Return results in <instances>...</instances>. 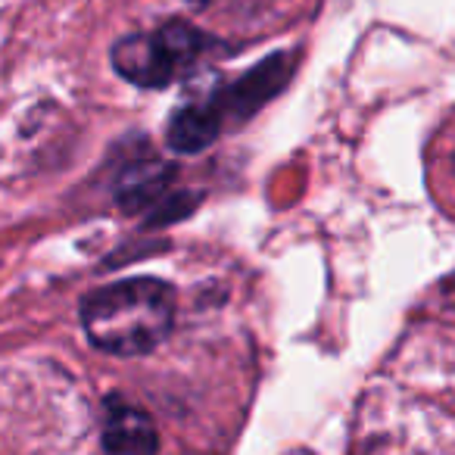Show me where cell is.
<instances>
[{"label":"cell","instance_id":"6da1fadb","mask_svg":"<svg viewBox=\"0 0 455 455\" xmlns=\"http://www.w3.org/2000/svg\"><path fill=\"white\" fill-rule=\"evenodd\" d=\"M91 343L113 355L153 353L175 322V291L165 281L134 278L94 291L82 306Z\"/></svg>","mask_w":455,"mask_h":455},{"label":"cell","instance_id":"7a4b0ae2","mask_svg":"<svg viewBox=\"0 0 455 455\" xmlns=\"http://www.w3.org/2000/svg\"><path fill=\"white\" fill-rule=\"evenodd\" d=\"M203 38L184 22H169L159 32L128 35L113 47V66L140 88H165L196 63Z\"/></svg>","mask_w":455,"mask_h":455},{"label":"cell","instance_id":"3957f363","mask_svg":"<svg viewBox=\"0 0 455 455\" xmlns=\"http://www.w3.org/2000/svg\"><path fill=\"white\" fill-rule=\"evenodd\" d=\"M103 449L109 452H156L159 436L153 421L122 396H109L103 409Z\"/></svg>","mask_w":455,"mask_h":455},{"label":"cell","instance_id":"277c9868","mask_svg":"<svg viewBox=\"0 0 455 455\" xmlns=\"http://www.w3.org/2000/svg\"><path fill=\"white\" fill-rule=\"evenodd\" d=\"M221 132V113L215 107H184L172 116L169 132H165V140L175 153H200L219 138Z\"/></svg>","mask_w":455,"mask_h":455},{"label":"cell","instance_id":"5b68a950","mask_svg":"<svg viewBox=\"0 0 455 455\" xmlns=\"http://www.w3.org/2000/svg\"><path fill=\"white\" fill-rule=\"evenodd\" d=\"M291 72H293V60L287 57V53H272L259 69L250 72V76H243L241 82L235 84V91L228 94V100L235 103L243 116L253 113V109H259L262 103L275 94V91L284 88V82L291 78Z\"/></svg>","mask_w":455,"mask_h":455},{"label":"cell","instance_id":"8992f818","mask_svg":"<svg viewBox=\"0 0 455 455\" xmlns=\"http://www.w3.org/2000/svg\"><path fill=\"white\" fill-rule=\"evenodd\" d=\"M169 181H172V165L147 159V163L132 165V169L122 175L119 188H116V196H119L122 209H144V206H153V203L165 194Z\"/></svg>","mask_w":455,"mask_h":455},{"label":"cell","instance_id":"52a82bcc","mask_svg":"<svg viewBox=\"0 0 455 455\" xmlns=\"http://www.w3.org/2000/svg\"><path fill=\"white\" fill-rule=\"evenodd\" d=\"M190 7H206V4H212V0H188Z\"/></svg>","mask_w":455,"mask_h":455},{"label":"cell","instance_id":"ba28073f","mask_svg":"<svg viewBox=\"0 0 455 455\" xmlns=\"http://www.w3.org/2000/svg\"><path fill=\"white\" fill-rule=\"evenodd\" d=\"M452 169H455V159H452Z\"/></svg>","mask_w":455,"mask_h":455}]
</instances>
